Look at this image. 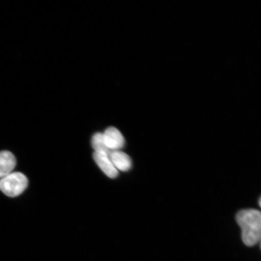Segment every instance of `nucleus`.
<instances>
[{"mask_svg":"<svg viewBox=\"0 0 261 261\" xmlns=\"http://www.w3.org/2000/svg\"><path fill=\"white\" fill-rule=\"evenodd\" d=\"M236 220L242 230L243 243L248 247L258 243L261 237V214L258 210H244L237 215Z\"/></svg>","mask_w":261,"mask_h":261,"instance_id":"nucleus-1","label":"nucleus"},{"mask_svg":"<svg viewBox=\"0 0 261 261\" xmlns=\"http://www.w3.org/2000/svg\"><path fill=\"white\" fill-rule=\"evenodd\" d=\"M29 184L28 179L21 172H11L0 179V190L10 197L21 194Z\"/></svg>","mask_w":261,"mask_h":261,"instance_id":"nucleus-2","label":"nucleus"},{"mask_svg":"<svg viewBox=\"0 0 261 261\" xmlns=\"http://www.w3.org/2000/svg\"><path fill=\"white\" fill-rule=\"evenodd\" d=\"M104 142L110 151H119L125 145L122 133L114 127H110L103 133Z\"/></svg>","mask_w":261,"mask_h":261,"instance_id":"nucleus-3","label":"nucleus"},{"mask_svg":"<svg viewBox=\"0 0 261 261\" xmlns=\"http://www.w3.org/2000/svg\"><path fill=\"white\" fill-rule=\"evenodd\" d=\"M109 156L117 171L126 172L132 167V159L120 150L111 152Z\"/></svg>","mask_w":261,"mask_h":261,"instance_id":"nucleus-4","label":"nucleus"},{"mask_svg":"<svg viewBox=\"0 0 261 261\" xmlns=\"http://www.w3.org/2000/svg\"><path fill=\"white\" fill-rule=\"evenodd\" d=\"M93 158L97 165L105 174L110 178H115L119 174V171L114 167L109 155L98 154L94 152Z\"/></svg>","mask_w":261,"mask_h":261,"instance_id":"nucleus-5","label":"nucleus"},{"mask_svg":"<svg viewBox=\"0 0 261 261\" xmlns=\"http://www.w3.org/2000/svg\"><path fill=\"white\" fill-rule=\"evenodd\" d=\"M16 159L12 152L8 151L0 152V178L11 174L16 166Z\"/></svg>","mask_w":261,"mask_h":261,"instance_id":"nucleus-6","label":"nucleus"},{"mask_svg":"<svg viewBox=\"0 0 261 261\" xmlns=\"http://www.w3.org/2000/svg\"><path fill=\"white\" fill-rule=\"evenodd\" d=\"M91 145L94 150V152L98 154L109 155L110 151L108 149L104 142L103 133H97L94 135L91 140Z\"/></svg>","mask_w":261,"mask_h":261,"instance_id":"nucleus-7","label":"nucleus"},{"mask_svg":"<svg viewBox=\"0 0 261 261\" xmlns=\"http://www.w3.org/2000/svg\"><path fill=\"white\" fill-rule=\"evenodd\" d=\"M259 206H260V198L259 200Z\"/></svg>","mask_w":261,"mask_h":261,"instance_id":"nucleus-8","label":"nucleus"}]
</instances>
